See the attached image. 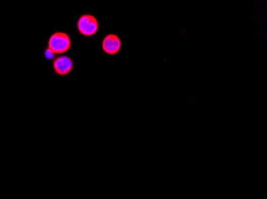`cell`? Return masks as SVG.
Here are the masks:
<instances>
[{
  "instance_id": "cell-5",
  "label": "cell",
  "mask_w": 267,
  "mask_h": 199,
  "mask_svg": "<svg viewBox=\"0 0 267 199\" xmlns=\"http://www.w3.org/2000/svg\"><path fill=\"white\" fill-rule=\"evenodd\" d=\"M45 57H46L48 60H51L54 58L55 54L51 51V50H50L47 48L46 49V51H45Z\"/></svg>"
},
{
  "instance_id": "cell-1",
  "label": "cell",
  "mask_w": 267,
  "mask_h": 199,
  "mask_svg": "<svg viewBox=\"0 0 267 199\" xmlns=\"http://www.w3.org/2000/svg\"><path fill=\"white\" fill-rule=\"evenodd\" d=\"M71 40L67 34L56 32L48 40V49L55 54H64L71 48Z\"/></svg>"
},
{
  "instance_id": "cell-3",
  "label": "cell",
  "mask_w": 267,
  "mask_h": 199,
  "mask_svg": "<svg viewBox=\"0 0 267 199\" xmlns=\"http://www.w3.org/2000/svg\"><path fill=\"white\" fill-rule=\"evenodd\" d=\"M122 47V42L118 35L109 34L104 37L102 42V48L104 53L109 55H115Z\"/></svg>"
},
{
  "instance_id": "cell-2",
  "label": "cell",
  "mask_w": 267,
  "mask_h": 199,
  "mask_svg": "<svg viewBox=\"0 0 267 199\" xmlns=\"http://www.w3.org/2000/svg\"><path fill=\"white\" fill-rule=\"evenodd\" d=\"M99 25L94 15L85 14L81 15L77 22V29L83 36L92 37L98 32Z\"/></svg>"
},
{
  "instance_id": "cell-4",
  "label": "cell",
  "mask_w": 267,
  "mask_h": 199,
  "mask_svg": "<svg viewBox=\"0 0 267 199\" xmlns=\"http://www.w3.org/2000/svg\"><path fill=\"white\" fill-rule=\"evenodd\" d=\"M74 67V62L68 56H60L53 61V67L58 75L65 76L70 74Z\"/></svg>"
}]
</instances>
